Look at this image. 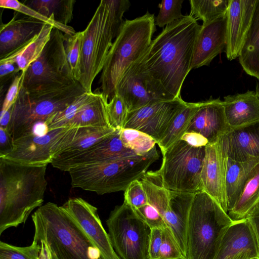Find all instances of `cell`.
<instances>
[{
	"label": "cell",
	"mask_w": 259,
	"mask_h": 259,
	"mask_svg": "<svg viewBox=\"0 0 259 259\" xmlns=\"http://www.w3.org/2000/svg\"><path fill=\"white\" fill-rule=\"evenodd\" d=\"M77 128H59L43 135L30 134L14 140L12 150L0 157L27 165L47 166L73 141Z\"/></svg>",
	"instance_id": "12"
},
{
	"label": "cell",
	"mask_w": 259,
	"mask_h": 259,
	"mask_svg": "<svg viewBox=\"0 0 259 259\" xmlns=\"http://www.w3.org/2000/svg\"><path fill=\"white\" fill-rule=\"evenodd\" d=\"M162 230L158 228L151 229L149 249L150 259H159L162 243Z\"/></svg>",
	"instance_id": "47"
},
{
	"label": "cell",
	"mask_w": 259,
	"mask_h": 259,
	"mask_svg": "<svg viewBox=\"0 0 259 259\" xmlns=\"http://www.w3.org/2000/svg\"><path fill=\"white\" fill-rule=\"evenodd\" d=\"M259 202V163L247 180L242 192L228 214L233 221L246 219Z\"/></svg>",
	"instance_id": "31"
},
{
	"label": "cell",
	"mask_w": 259,
	"mask_h": 259,
	"mask_svg": "<svg viewBox=\"0 0 259 259\" xmlns=\"http://www.w3.org/2000/svg\"><path fill=\"white\" fill-rule=\"evenodd\" d=\"M259 98V81H258L256 82V85L255 87V91Z\"/></svg>",
	"instance_id": "54"
},
{
	"label": "cell",
	"mask_w": 259,
	"mask_h": 259,
	"mask_svg": "<svg viewBox=\"0 0 259 259\" xmlns=\"http://www.w3.org/2000/svg\"><path fill=\"white\" fill-rule=\"evenodd\" d=\"M131 6L127 0H102L82 31L81 75L79 82L87 92L102 70L113 39L119 33L123 14Z\"/></svg>",
	"instance_id": "4"
},
{
	"label": "cell",
	"mask_w": 259,
	"mask_h": 259,
	"mask_svg": "<svg viewBox=\"0 0 259 259\" xmlns=\"http://www.w3.org/2000/svg\"><path fill=\"white\" fill-rule=\"evenodd\" d=\"M257 0H230L226 13V57L232 61L239 56L249 29Z\"/></svg>",
	"instance_id": "15"
},
{
	"label": "cell",
	"mask_w": 259,
	"mask_h": 259,
	"mask_svg": "<svg viewBox=\"0 0 259 259\" xmlns=\"http://www.w3.org/2000/svg\"><path fill=\"white\" fill-rule=\"evenodd\" d=\"M238 59L244 71L259 81V0Z\"/></svg>",
	"instance_id": "28"
},
{
	"label": "cell",
	"mask_w": 259,
	"mask_h": 259,
	"mask_svg": "<svg viewBox=\"0 0 259 259\" xmlns=\"http://www.w3.org/2000/svg\"><path fill=\"white\" fill-rule=\"evenodd\" d=\"M194 194L170 190L168 207L163 219L172 233L182 252L187 259L186 229Z\"/></svg>",
	"instance_id": "25"
},
{
	"label": "cell",
	"mask_w": 259,
	"mask_h": 259,
	"mask_svg": "<svg viewBox=\"0 0 259 259\" xmlns=\"http://www.w3.org/2000/svg\"><path fill=\"white\" fill-rule=\"evenodd\" d=\"M199 105L200 102H186V105L176 115L167 131L157 144L160 148L162 153L181 140L183 135L188 130Z\"/></svg>",
	"instance_id": "32"
},
{
	"label": "cell",
	"mask_w": 259,
	"mask_h": 259,
	"mask_svg": "<svg viewBox=\"0 0 259 259\" xmlns=\"http://www.w3.org/2000/svg\"><path fill=\"white\" fill-rule=\"evenodd\" d=\"M16 12L9 22L1 25V58L32 39L46 23L29 16L18 18Z\"/></svg>",
	"instance_id": "24"
},
{
	"label": "cell",
	"mask_w": 259,
	"mask_h": 259,
	"mask_svg": "<svg viewBox=\"0 0 259 259\" xmlns=\"http://www.w3.org/2000/svg\"><path fill=\"white\" fill-rule=\"evenodd\" d=\"M227 156L217 144L208 143L201 172V185L204 191L214 199L227 213L225 193V166Z\"/></svg>",
	"instance_id": "17"
},
{
	"label": "cell",
	"mask_w": 259,
	"mask_h": 259,
	"mask_svg": "<svg viewBox=\"0 0 259 259\" xmlns=\"http://www.w3.org/2000/svg\"><path fill=\"white\" fill-rule=\"evenodd\" d=\"M97 94L93 92H85L77 97L64 109L51 116L45 122L49 131L59 128H68V123L84 105L93 100Z\"/></svg>",
	"instance_id": "35"
},
{
	"label": "cell",
	"mask_w": 259,
	"mask_h": 259,
	"mask_svg": "<svg viewBox=\"0 0 259 259\" xmlns=\"http://www.w3.org/2000/svg\"><path fill=\"white\" fill-rule=\"evenodd\" d=\"M46 168L0 158V235L25 223L31 212L42 205Z\"/></svg>",
	"instance_id": "2"
},
{
	"label": "cell",
	"mask_w": 259,
	"mask_h": 259,
	"mask_svg": "<svg viewBox=\"0 0 259 259\" xmlns=\"http://www.w3.org/2000/svg\"><path fill=\"white\" fill-rule=\"evenodd\" d=\"M259 258L258 242L248 220L234 221L225 232L214 259H227L241 252Z\"/></svg>",
	"instance_id": "20"
},
{
	"label": "cell",
	"mask_w": 259,
	"mask_h": 259,
	"mask_svg": "<svg viewBox=\"0 0 259 259\" xmlns=\"http://www.w3.org/2000/svg\"><path fill=\"white\" fill-rule=\"evenodd\" d=\"M74 81L66 59L64 33L54 28L40 56L24 72L22 87L31 89Z\"/></svg>",
	"instance_id": "11"
},
{
	"label": "cell",
	"mask_w": 259,
	"mask_h": 259,
	"mask_svg": "<svg viewBox=\"0 0 259 259\" xmlns=\"http://www.w3.org/2000/svg\"><path fill=\"white\" fill-rule=\"evenodd\" d=\"M120 130H116L113 133L85 151L52 166L61 170L68 171L79 166L94 164L128 155H136L123 144L120 137Z\"/></svg>",
	"instance_id": "16"
},
{
	"label": "cell",
	"mask_w": 259,
	"mask_h": 259,
	"mask_svg": "<svg viewBox=\"0 0 259 259\" xmlns=\"http://www.w3.org/2000/svg\"><path fill=\"white\" fill-rule=\"evenodd\" d=\"M0 7L1 8L14 10L16 12L23 14L44 23L50 24L64 34L73 35L76 33L72 27L58 23L54 19L48 18L42 15L35 10L31 9L17 0H1Z\"/></svg>",
	"instance_id": "38"
},
{
	"label": "cell",
	"mask_w": 259,
	"mask_h": 259,
	"mask_svg": "<svg viewBox=\"0 0 259 259\" xmlns=\"http://www.w3.org/2000/svg\"><path fill=\"white\" fill-rule=\"evenodd\" d=\"M107 103L101 93H98L93 100L79 110L68 123L67 127H111L107 113Z\"/></svg>",
	"instance_id": "30"
},
{
	"label": "cell",
	"mask_w": 259,
	"mask_h": 259,
	"mask_svg": "<svg viewBox=\"0 0 259 259\" xmlns=\"http://www.w3.org/2000/svg\"><path fill=\"white\" fill-rule=\"evenodd\" d=\"M54 28L52 25L45 23L39 33L32 39L1 59L17 62L20 71L24 72L41 54L51 38Z\"/></svg>",
	"instance_id": "27"
},
{
	"label": "cell",
	"mask_w": 259,
	"mask_h": 259,
	"mask_svg": "<svg viewBox=\"0 0 259 259\" xmlns=\"http://www.w3.org/2000/svg\"><path fill=\"white\" fill-rule=\"evenodd\" d=\"M228 158L247 161L259 158V122L242 128L230 130L217 142Z\"/></svg>",
	"instance_id": "21"
},
{
	"label": "cell",
	"mask_w": 259,
	"mask_h": 259,
	"mask_svg": "<svg viewBox=\"0 0 259 259\" xmlns=\"http://www.w3.org/2000/svg\"><path fill=\"white\" fill-rule=\"evenodd\" d=\"M184 0H165L159 4V12L155 19V24L163 27L184 15L181 13L182 5Z\"/></svg>",
	"instance_id": "41"
},
{
	"label": "cell",
	"mask_w": 259,
	"mask_h": 259,
	"mask_svg": "<svg viewBox=\"0 0 259 259\" xmlns=\"http://www.w3.org/2000/svg\"><path fill=\"white\" fill-rule=\"evenodd\" d=\"M21 72L17 62L0 60V81L1 88L7 81Z\"/></svg>",
	"instance_id": "46"
},
{
	"label": "cell",
	"mask_w": 259,
	"mask_h": 259,
	"mask_svg": "<svg viewBox=\"0 0 259 259\" xmlns=\"http://www.w3.org/2000/svg\"><path fill=\"white\" fill-rule=\"evenodd\" d=\"M258 259H259V258H258Z\"/></svg>",
	"instance_id": "57"
},
{
	"label": "cell",
	"mask_w": 259,
	"mask_h": 259,
	"mask_svg": "<svg viewBox=\"0 0 259 259\" xmlns=\"http://www.w3.org/2000/svg\"><path fill=\"white\" fill-rule=\"evenodd\" d=\"M115 130L112 127L77 128L76 136L72 142L55 156L51 164L53 165L74 157L100 142Z\"/></svg>",
	"instance_id": "29"
},
{
	"label": "cell",
	"mask_w": 259,
	"mask_h": 259,
	"mask_svg": "<svg viewBox=\"0 0 259 259\" xmlns=\"http://www.w3.org/2000/svg\"><path fill=\"white\" fill-rule=\"evenodd\" d=\"M162 154L161 167L156 171L164 188L193 194L202 191L201 172L205 146L193 147L180 140Z\"/></svg>",
	"instance_id": "9"
},
{
	"label": "cell",
	"mask_w": 259,
	"mask_h": 259,
	"mask_svg": "<svg viewBox=\"0 0 259 259\" xmlns=\"http://www.w3.org/2000/svg\"><path fill=\"white\" fill-rule=\"evenodd\" d=\"M120 137L126 147L140 156L147 154L157 144L150 136L134 128L121 129Z\"/></svg>",
	"instance_id": "37"
},
{
	"label": "cell",
	"mask_w": 259,
	"mask_h": 259,
	"mask_svg": "<svg viewBox=\"0 0 259 259\" xmlns=\"http://www.w3.org/2000/svg\"><path fill=\"white\" fill-rule=\"evenodd\" d=\"M246 218L252 227L259 246V206H256Z\"/></svg>",
	"instance_id": "50"
},
{
	"label": "cell",
	"mask_w": 259,
	"mask_h": 259,
	"mask_svg": "<svg viewBox=\"0 0 259 259\" xmlns=\"http://www.w3.org/2000/svg\"><path fill=\"white\" fill-rule=\"evenodd\" d=\"M201 27L192 16H183L167 25L138 60L141 73L160 100L181 97Z\"/></svg>",
	"instance_id": "1"
},
{
	"label": "cell",
	"mask_w": 259,
	"mask_h": 259,
	"mask_svg": "<svg viewBox=\"0 0 259 259\" xmlns=\"http://www.w3.org/2000/svg\"><path fill=\"white\" fill-rule=\"evenodd\" d=\"M258 163L259 158L241 162L233 160L227 157L225 185L228 212L237 202L247 180Z\"/></svg>",
	"instance_id": "26"
},
{
	"label": "cell",
	"mask_w": 259,
	"mask_h": 259,
	"mask_svg": "<svg viewBox=\"0 0 259 259\" xmlns=\"http://www.w3.org/2000/svg\"><path fill=\"white\" fill-rule=\"evenodd\" d=\"M83 32L73 35L64 34V47L67 61L73 79L79 81L81 75V58Z\"/></svg>",
	"instance_id": "36"
},
{
	"label": "cell",
	"mask_w": 259,
	"mask_h": 259,
	"mask_svg": "<svg viewBox=\"0 0 259 259\" xmlns=\"http://www.w3.org/2000/svg\"><path fill=\"white\" fill-rule=\"evenodd\" d=\"M186 104V102L181 97L172 101L150 103L128 112L123 128H134L144 132L153 138L157 144Z\"/></svg>",
	"instance_id": "13"
},
{
	"label": "cell",
	"mask_w": 259,
	"mask_h": 259,
	"mask_svg": "<svg viewBox=\"0 0 259 259\" xmlns=\"http://www.w3.org/2000/svg\"><path fill=\"white\" fill-rule=\"evenodd\" d=\"M62 207L80 226L104 259H120L102 225L97 207L80 197L69 199Z\"/></svg>",
	"instance_id": "14"
},
{
	"label": "cell",
	"mask_w": 259,
	"mask_h": 259,
	"mask_svg": "<svg viewBox=\"0 0 259 259\" xmlns=\"http://www.w3.org/2000/svg\"><path fill=\"white\" fill-rule=\"evenodd\" d=\"M256 206H259V202H258V203H257V204L256 205Z\"/></svg>",
	"instance_id": "55"
},
{
	"label": "cell",
	"mask_w": 259,
	"mask_h": 259,
	"mask_svg": "<svg viewBox=\"0 0 259 259\" xmlns=\"http://www.w3.org/2000/svg\"><path fill=\"white\" fill-rule=\"evenodd\" d=\"M230 0H190L189 14L203 24L226 17Z\"/></svg>",
	"instance_id": "34"
},
{
	"label": "cell",
	"mask_w": 259,
	"mask_h": 259,
	"mask_svg": "<svg viewBox=\"0 0 259 259\" xmlns=\"http://www.w3.org/2000/svg\"><path fill=\"white\" fill-rule=\"evenodd\" d=\"M225 115L223 101L211 97L200 102L198 109L193 116L186 132H196L206 138L210 144L230 131Z\"/></svg>",
	"instance_id": "18"
},
{
	"label": "cell",
	"mask_w": 259,
	"mask_h": 259,
	"mask_svg": "<svg viewBox=\"0 0 259 259\" xmlns=\"http://www.w3.org/2000/svg\"><path fill=\"white\" fill-rule=\"evenodd\" d=\"M227 259H258L256 258H252L250 255L247 252H241L232 257H229Z\"/></svg>",
	"instance_id": "53"
},
{
	"label": "cell",
	"mask_w": 259,
	"mask_h": 259,
	"mask_svg": "<svg viewBox=\"0 0 259 259\" xmlns=\"http://www.w3.org/2000/svg\"><path fill=\"white\" fill-rule=\"evenodd\" d=\"M180 258H185L171 230L169 228L166 227L162 230L159 259Z\"/></svg>",
	"instance_id": "42"
},
{
	"label": "cell",
	"mask_w": 259,
	"mask_h": 259,
	"mask_svg": "<svg viewBox=\"0 0 259 259\" xmlns=\"http://www.w3.org/2000/svg\"><path fill=\"white\" fill-rule=\"evenodd\" d=\"M233 222L204 191L195 193L186 229L187 259H214L222 238Z\"/></svg>",
	"instance_id": "8"
},
{
	"label": "cell",
	"mask_w": 259,
	"mask_h": 259,
	"mask_svg": "<svg viewBox=\"0 0 259 259\" xmlns=\"http://www.w3.org/2000/svg\"><path fill=\"white\" fill-rule=\"evenodd\" d=\"M74 0H32L23 3L56 22L68 25L73 19Z\"/></svg>",
	"instance_id": "33"
},
{
	"label": "cell",
	"mask_w": 259,
	"mask_h": 259,
	"mask_svg": "<svg viewBox=\"0 0 259 259\" xmlns=\"http://www.w3.org/2000/svg\"><path fill=\"white\" fill-rule=\"evenodd\" d=\"M85 92L78 81L31 89L22 87L11 107L7 131L13 140L31 134L34 125L45 122Z\"/></svg>",
	"instance_id": "5"
},
{
	"label": "cell",
	"mask_w": 259,
	"mask_h": 259,
	"mask_svg": "<svg viewBox=\"0 0 259 259\" xmlns=\"http://www.w3.org/2000/svg\"><path fill=\"white\" fill-rule=\"evenodd\" d=\"M137 215L152 229H163L167 227L159 212L148 203L139 208L133 209Z\"/></svg>",
	"instance_id": "44"
},
{
	"label": "cell",
	"mask_w": 259,
	"mask_h": 259,
	"mask_svg": "<svg viewBox=\"0 0 259 259\" xmlns=\"http://www.w3.org/2000/svg\"><path fill=\"white\" fill-rule=\"evenodd\" d=\"M223 104L231 130L259 122V98L255 91L225 96Z\"/></svg>",
	"instance_id": "23"
},
{
	"label": "cell",
	"mask_w": 259,
	"mask_h": 259,
	"mask_svg": "<svg viewBox=\"0 0 259 259\" xmlns=\"http://www.w3.org/2000/svg\"><path fill=\"white\" fill-rule=\"evenodd\" d=\"M106 109L110 126L115 130L123 128L128 111L121 97L116 94L107 103Z\"/></svg>",
	"instance_id": "40"
},
{
	"label": "cell",
	"mask_w": 259,
	"mask_h": 259,
	"mask_svg": "<svg viewBox=\"0 0 259 259\" xmlns=\"http://www.w3.org/2000/svg\"><path fill=\"white\" fill-rule=\"evenodd\" d=\"M108 234L120 259H150L151 228L123 201L106 220Z\"/></svg>",
	"instance_id": "10"
},
{
	"label": "cell",
	"mask_w": 259,
	"mask_h": 259,
	"mask_svg": "<svg viewBox=\"0 0 259 259\" xmlns=\"http://www.w3.org/2000/svg\"><path fill=\"white\" fill-rule=\"evenodd\" d=\"M181 140L195 147H205L209 143L207 139L204 136L193 132H186Z\"/></svg>",
	"instance_id": "49"
},
{
	"label": "cell",
	"mask_w": 259,
	"mask_h": 259,
	"mask_svg": "<svg viewBox=\"0 0 259 259\" xmlns=\"http://www.w3.org/2000/svg\"><path fill=\"white\" fill-rule=\"evenodd\" d=\"M124 201L133 209L141 207L147 204L148 199L140 180L132 182L124 191Z\"/></svg>",
	"instance_id": "43"
},
{
	"label": "cell",
	"mask_w": 259,
	"mask_h": 259,
	"mask_svg": "<svg viewBox=\"0 0 259 259\" xmlns=\"http://www.w3.org/2000/svg\"><path fill=\"white\" fill-rule=\"evenodd\" d=\"M116 94L123 99L128 112L151 103L161 101L153 93L141 73L138 61L133 63L121 77Z\"/></svg>",
	"instance_id": "22"
},
{
	"label": "cell",
	"mask_w": 259,
	"mask_h": 259,
	"mask_svg": "<svg viewBox=\"0 0 259 259\" xmlns=\"http://www.w3.org/2000/svg\"><path fill=\"white\" fill-rule=\"evenodd\" d=\"M33 241L47 244L50 259H104L76 221L62 207L48 202L31 216Z\"/></svg>",
	"instance_id": "3"
},
{
	"label": "cell",
	"mask_w": 259,
	"mask_h": 259,
	"mask_svg": "<svg viewBox=\"0 0 259 259\" xmlns=\"http://www.w3.org/2000/svg\"><path fill=\"white\" fill-rule=\"evenodd\" d=\"M24 72H20L13 79L3 102L1 114L8 110L15 103L22 87Z\"/></svg>",
	"instance_id": "45"
},
{
	"label": "cell",
	"mask_w": 259,
	"mask_h": 259,
	"mask_svg": "<svg viewBox=\"0 0 259 259\" xmlns=\"http://www.w3.org/2000/svg\"><path fill=\"white\" fill-rule=\"evenodd\" d=\"M37 243L39 244L40 246L38 259H50L49 249L45 242L43 240H40Z\"/></svg>",
	"instance_id": "52"
},
{
	"label": "cell",
	"mask_w": 259,
	"mask_h": 259,
	"mask_svg": "<svg viewBox=\"0 0 259 259\" xmlns=\"http://www.w3.org/2000/svg\"><path fill=\"white\" fill-rule=\"evenodd\" d=\"M226 17L202 24L194 45L191 70L209 66L226 45Z\"/></svg>",
	"instance_id": "19"
},
{
	"label": "cell",
	"mask_w": 259,
	"mask_h": 259,
	"mask_svg": "<svg viewBox=\"0 0 259 259\" xmlns=\"http://www.w3.org/2000/svg\"><path fill=\"white\" fill-rule=\"evenodd\" d=\"M40 246L34 241L31 245L20 247L0 241V259H38Z\"/></svg>",
	"instance_id": "39"
},
{
	"label": "cell",
	"mask_w": 259,
	"mask_h": 259,
	"mask_svg": "<svg viewBox=\"0 0 259 259\" xmlns=\"http://www.w3.org/2000/svg\"><path fill=\"white\" fill-rule=\"evenodd\" d=\"M155 147L144 156L128 155L70 169L71 186L103 195L125 191L134 181L140 180L159 158Z\"/></svg>",
	"instance_id": "7"
},
{
	"label": "cell",
	"mask_w": 259,
	"mask_h": 259,
	"mask_svg": "<svg viewBox=\"0 0 259 259\" xmlns=\"http://www.w3.org/2000/svg\"><path fill=\"white\" fill-rule=\"evenodd\" d=\"M14 147V140L7 130L0 127V157L10 152Z\"/></svg>",
	"instance_id": "48"
},
{
	"label": "cell",
	"mask_w": 259,
	"mask_h": 259,
	"mask_svg": "<svg viewBox=\"0 0 259 259\" xmlns=\"http://www.w3.org/2000/svg\"><path fill=\"white\" fill-rule=\"evenodd\" d=\"M180 259H185V258H180Z\"/></svg>",
	"instance_id": "56"
},
{
	"label": "cell",
	"mask_w": 259,
	"mask_h": 259,
	"mask_svg": "<svg viewBox=\"0 0 259 259\" xmlns=\"http://www.w3.org/2000/svg\"><path fill=\"white\" fill-rule=\"evenodd\" d=\"M12 109L10 108L8 110L0 115V127L7 130L11 120Z\"/></svg>",
	"instance_id": "51"
},
{
	"label": "cell",
	"mask_w": 259,
	"mask_h": 259,
	"mask_svg": "<svg viewBox=\"0 0 259 259\" xmlns=\"http://www.w3.org/2000/svg\"><path fill=\"white\" fill-rule=\"evenodd\" d=\"M154 14L124 21L107 56L100 79L101 94L108 102L116 94V88L126 69L146 52L155 31Z\"/></svg>",
	"instance_id": "6"
}]
</instances>
